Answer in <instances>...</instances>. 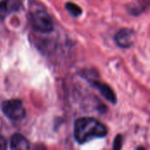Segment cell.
Returning a JSON list of instances; mask_svg holds the SVG:
<instances>
[{"instance_id": "obj_1", "label": "cell", "mask_w": 150, "mask_h": 150, "mask_svg": "<svg viewBox=\"0 0 150 150\" xmlns=\"http://www.w3.org/2000/svg\"><path fill=\"white\" fill-rule=\"evenodd\" d=\"M106 134V127L94 118H79L75 122L74 136L80 144H84L94 139L104 138Z\"/></svg>"}, {"instance_id": "obj_2", "label": "cell", "mask_w": 150, "mask_h": 150, "mask_svg": "<svg viewBox=\"0 0 150 150\" xmlns=\"http://www.w3.org/2000/svg\"><path fill=\"white\" fill-rule=\"evenodd\" d=\"M30 21L33 28L39 33H47L54 30V22L42 7L36 8L31 12Z\"/></svg>"}, {"instance_id": "obj_3", "label": "cell", "mask_w": 150, "mask_h": 150, "mask_svg": "<svg viewBox=\"0 0 150 150\" xmlns=\"http://www.w3.org/2000/svg\"><path fill=\"white\" fill-rule=\"evenodd\" d=\"M2 110L4 113L12 120H21L25 114L23 104L18 99H11L4 102L2 105Z\"/></svg>"}, {"instance_id": "obj_4", "label": "cell", "mask_w": 150, "mask_h": 150, "mask_svg": "<svg viewBox=\"0 0 150 150\" xmlns=\"http://www.w3.org/2000/svg\"><path fill=\"white\" fill-rule=\"evenodd\" d=\"M134 40V33L127 28L121 29L115 35V41L117 45L123 48L130 47Z\"/></svg>"}, {"instance_id": "obj_5", "label": "cell", "mask_w": 150, "mask_h": 150, "mask_svg": "<svg viewBox=\"0 0 150 150\" xmlns=\"http://www.w3.org/2000/svg\"><path fill=\"white\" fill-rule=\"evenodd\" d=\"M92 84L96 89L98 90V91L102 94V96L105 99H107L112 104H116V102H117L116 95H115L114 91H112V89L109 85H107L104 83H101V82H98V81H94L92 83Z\"/></svg>"}, {"instance_id": "obj_6", "label": "cell", "mask_w": 150, "mask_h": 150, "mask_svg": "<svg viewBox=\"0 0 150 150\" xmlns=\"http://www.w3.org/2000/svg\"><path fill=\"white\" fill-rule=\"evenodd\" d=\"M11 150H29L30 143L25 136L20 134H15L11 139Z\"/></svg>"}, {"instance_id": "obj_7", "label": "cell", "mask_w": 150, "mask_h": 150, "mask_svg": "<svg viewBox=\"0 0 150 150\" xmlns=\"http://www.w3.org/2000/svg\"><path fill=\"white\" fill-rule=\"evenodd\" d=\"M19 6V0H4L0 3V18H4Z\"/></svg>"}, {"instance_id": "obj_8", "label": "cell", "mask_w": 150, "mask_h": 150, "mask_svg": "<svg viewBox=\"0 0 150 150\" xmlns=\"http://www.w3.org/2000/svg\"><path fill=\"white\" fill-rule=\"evenodd\" d=\"M66 9L74 17H78L82 13V9L77 4H76L74 3H67Z\"/></svg>"}, {"instance_id": "obj_9", "label": "cell", "mask_w": 150, "mask_h": 150, "mask_svg": "<svg viewBox=\"0 0 150 150\" xmlns=\"http://www.w3.org/2000/svg\"><path fill=\"white\" fill-rule=\"evenodd\" d=\"M122 142H123V137L120 134H118L113 142V150H121L123 145Z\"/></svg>"}, {"instance_id": "obj_10", "label": "cell", "mask_w": 150, "mask_h": 150, "mask_svg": "<svg viewBox=\"0 0 150 150\" xmlns=\"http://www.w3.org/2000/svg\"><path fill=\"white\" fill-rule=\"evenodd\" d=\"M0 150H6V141L0 135Z\"/></svg>"}, {"instance_id": "obj_11", "label": "cell", "mask_w": 150, "mask_h": 150, "mask_svg": "<svg viewBox=\"0 0 150 150\" xmlns=\"http://www.w3.org/2000/svg\"><path fill=\"white\" fill-rule=\"evenodd\" d=\"M136 150H147L144 147H139V148H137V149Z\"/></svg>"}]
</instances>
